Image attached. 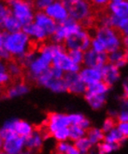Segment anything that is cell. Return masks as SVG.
Wrapping results in <instances>:
<instances>
[{"label": "cell", "instance_id": "6da1fadb", "mask_svg": "<svg viewBox=\"0 0 128 154\" xmlns=\"http://www.w3.org/2000/svg\"><path fill=\"white\" fill-rule=\"evenodd\" d=\"M52 43L41 44L39 51H36L35 59L24 68L26 79L31 82H35L39 76L49 70L52 67Z\"/></svg>", "mask_w": 128, "mask_h": 154}, {"label": "cell", "instance_id": "7a4b0ae2", "mask_svg": "<svg viewBox=\"0 0 128 154\" xmlns=\"http://www.w3.org/2000/svg\"><path fill=\"white\" fill-rule=\"evenodd\" d=\"M3 47L11 58L18 60L33 50V42L22 30L16 33L5 34Z\"/></svg>", "mask_w": 128, "mask_h": 154}, {"label": "cell", "instance_id": "3957f363", "mask_svg": "<svg viewBox=\"0 0 128 154\" xmlns=\"http://www.w3.org/2000/svg\"><path fill=\"white\" fill-rule=\"evenodd\" d=\"M10 13L19 21L23 26L34 22L36 11L33 1L25 0H11L7 2Z\"/></svg>", "mask_w": 128, "mask_h": 154}, {"label": "cell", "instance_id": "277c9868", "mask_svg": "<svg viewBox=\"0 0 128 154\" xmlns=\"http://www.w3.org/2000/svg\"><path fill=\"white\" fill-rule=\"evenodd\" d=\"M95 38L103 43L107 53H111L121 49V44L124 37L122 32L117 28L97 27Z\"/></svg>", "mask_w": 128, "mask_h": 154}, {"label": "cell", "instance_id": "5b68a950", "mask_svg": "<svg viewBox=\"0 0 128 154\" xmlns=\"http://www.w3.org/2000/svg\"><path fill=\"white\" fill-rule=\"evenodd\" d=\"M52 66L62 70L64 73H79L80 71V66L75 65L71 61L64 45L53 52Z\"/></svg>", "mask_w": 128, "mask_h": 154}, {"label": "cell", "instance_id": "8992f818", "mask_svg": "<svg viewBox=\"0 0 128 154\" xmlns=\"http://www.w3.org/2000/svg\"><path fill=\"white\" fill-rule=\"evenodd\" d=\"M62 3L66 7L68 12V16L78 23L92 15L91 14L90 4L86 1L69 0V1H62Z\"/></svg>", "mask_w": 128, "mask_h": 154}, {"label": "cell", "instance_id": "52a82bcc", "mask_svg": "<svg viewBox=\"0 0 128 154\" xmlns=\"http://www.w3.org/2000/svg\"><path fill=\"white\" fill-rule=\"evenodd\" d=\"M70 126V122L68 115L63 114V113H56V112H52L48 115L47 120L45 122V132H47L50 135H52V133L55 131L65 128V127H69Z\"/></svg>", "mask_w": 128, "mask_h": 154}, {"label": "cell", "instance_id": "ba28073f", "mask_svg": "<svg viewBox=\"0 0 128 154\" xmlns=\"http://www.w3.org/2000/svg\"><path fill=\"white\" fill-rule=\"evenodd\" d=\"M43 12L49 16L51 19H52L57 24L63 23L69 17L67 8L63 5L62 1H52L51 5L45 8Z\"/></svg>", "mask_w": 128, "mask_h": 154}, {"label": "cell", "instance_id": "9c48e42d", "mask_svg": "<svg viewBox=\"0 0 128 154\" xmlns=\"http://www.w3.org/2000/svg\"><path fill=\"white\" fill-rule=\"evenodd\" d=\"M1 150L6 154H20L25 150V139L16 134L3 139Z\"/></svg>", "mask_w": 128, "mask_h": 154}, {"label": "cell", "instance_id": "30bf717a", "mask_svg": "<svg viewBox=\"0 0 128 154\" xmlns=\"http://www.w3.org/2000/svg\"><path fill=\"white\" fill-rule=\"evenodd\" d=\"M50 134L45 131L35 130L33 134L25 139V149L31 152H36L42 149L44 141Z\"/></svg>", "mask_w": 128, "mask_h": 154}, {"label": "cell", "instance_id": "8fae6325", "mask_svg": "<svg viewBox=\"0 0 128 154\" xmlns=\"http://www.w3.org/2000/svg\"><path fill=\"white\" fill-rule=\"evenodd\" d=\"M34 23L39 27H40V28L47 34L48 37H52L54 34L58 25L43 11H36L35 17H34Z\"/></svg>", "mask_w": 128, "mask_h": 154}, {"label": "cell", "instance_id": "7c38bea8", "mask_svg": "<svg viewBox=\"0 0 128 154\" xmlns=\"http://www.w3.org/2000/svg\"><path fill=\"white\" fill-rule=\"evenodd\" d=\"M63 79L67 84V92L76 94L85 93L86 85L81 81L79 73H65Z\"/></svg>", "mask_w": 128, "mask_h": 154}, {"label": "cell", "instance_id": "4fadbf2b", "mask_svg": "<svg viewBox=\"0 0 128 154\" xmlns=\"http://www.w3.org/2000/svg\"><path fill=\"white\" fill-rule=\"evenodd\" d=\"M29 91H30V87L25 81L18 80L16 82L11 84L5 90L4 96L10 99L18 98L27 94L29 93Z\"/></svg>", "mask_w": 128, "mask_h": 154}, {"label": "cell", "instance_id": "5bb4252c", "mask_svg": "<svg viewBox=\"0 0 128 154\" xmlns=\"http://www.w3.org/2000/svg\"><path fill=\"white\" fill-rule=\"evenodd\" d=\"M23 32H24L28 38L31 39L32 42L36 43H41L43 44L44 41L49 38L47 34L45 33L40 27H39L34 22L23 26Z\"/></svg>", "mask_w": 128, "mask_h": 154}, {"label": "cell", "instance_id": "9a60e30c", "mask_svg": "<svg viewBox=\"0 0 128 154\" xmlns=\"http://www.w3.org/2000/svg\"><path fill=\"white\" fill-rule=\"evenodd\" d=\"M108 8L111 14L121 19H128V1L114 0L109 1Z\"/></svg>", "mask_w": 128, "mask_h": 154}, {"label": "cell", "instance_id": "2e32d148", "mask_svg": "<svg viewBox=\"0 0 128 154\" xmlns=\"http://www.w3.org/2000/svg\"><path fill=\"white\" fill-rule=\"evenodd\" d=\"M79 76L81 79V81L83 82L86 86L97 83L99 81H102V77L101 73L99 71L94 69V68H84L82 69L80 73Z\"/></svg>", "mask_w": 128, "mask_h": 154}, {"label": "cell", "instance_id": "e0dca14e", "mask_svg": "<svg viewBox=\"0 0 128 154\" xmlns=\"http://www.w3.org/2000/svg\"><path fill=\"white\" fill-rule=\"evenodd\" d=\"M100 73H101V77L103 79L102 81L109 87H111L119 79V77H120L118 68L114 65H111V64L104 66Z\"/></svg>", "mask_w": 128, "mask_h": 154}, {"label": "cell", "instance_id": "ac0fdd59", "mask_svg": "<svg viewBox=\"0 0 128 154\" xmlns=\"http://www.w3.org/2000/svg\"><path fill=\"white\" fill-rule=\"evenodd\" d=\"M34 131H35V127L30 122L23 121V120L15 119L14 133L16 135H18V137H21L26 139L33 134Z\"/></svg>", "mask_w": 128, "mask_h": 154}, {"label": "cell", "instance_id": "d6986e66", "mask_svg": "<svg viewBox=\"0 0 128 154\" xmlns=\"http://www.w3.org/2000/svg\"><path fill=\"white\" fill-rule=\"evenodd\" d=\"M0 28L5 34H11V33H16L23 30V25L22 23L18 21L15 17H13L11 14L8 15L4 22L2 23V25Z\"/></svg>", "mask_w": 128, "mask_h": 154}, {"label": "cell", "instance_id": "ffe728a7", "mask_svg": "<svg viewBox=\"0 0 128 154\" xmlns=\"http://www.w3.org/2000/svg\"><path fill=\"white\" fill-rule=\"evenodd\" d=\"M109 89V86H108L103 81H99L97 83L91 84L86 86L85 94L89 95H100L105 94Z\"/></svg>", "mask_w": 128, "mask_h": 154}, {"label": "cell", "instance_id": "44dd1931", "mask_svg": "<svg viewBox=\"0 0 128 154\" xmlns=\"http://www.w3.org/2000/svg\"><path fill=\"white\" fill-rule=\"evenodd\" d=\"M7 72L11 78L20 79L23 75V67L16 60L7 62Z\"/></svg>", "mask_w": 128, "mask_h": 154}, {"label": "cell", "instance_id": "7402d4cb", "mask_svg": "<svg viewBox=\"0 0 128 154\" xmlns=\"http://www.w3.org/2000/svg\"><path fill=\"white\" fill-rule=\"evenodd\" d=\"M45 88L51 90L53 93H65L67 92V87L65 82V80L62 79H52L50 81L45 84Z\"/></svg>", "mask_w": 128, "mask_h": 154}, {"label": "cell", "instance_id": "603a6c76", "mask_svg": "<svg viewBox=\"0 0 128 154\" xmlns=\"http://www.w3.org/2000/svg\"><path fill=\"white\" fill-rule=\"evenodd\" d=\"M126 138L123 137V135L121 134V133L119 132L117 129H112L111 132H108V134L105 137L104 140H105V143H108V144H113V145H119L120 146V144L124 141Z\"/></svg>", "mask_w": 128, "mask_h": 154}, {"label": "cell", "instance_id": "cb8c5ba5", "mask_svg": "<svg viewBox=\"0 0 128 154\" xmlns=\"http://www.w3.org/2000/svg\"><path fill=\"white\" fill-rule=\"evenodd\" d=\"M14 122H15L14 118H13V119L8 120L2 125V127L0 128V134H1V137H2L3 139H6V138H8V137L15 135V133H14Z\"/></svg>", "mask_w": 128, "mask_h": 154}, {"label": "cell", "instance_id": "d4e9b609", "mask_svg": "<svg viewBox=\"0 0 128 154\" xmlns=\"http://www.w3.org/2000/svg\"><path fill=\"white\" fill-rule=\"evenodd\" d=\"M85 99L90 104L94 109H98L105 104L106 100V94H100V95H89L85 94Z\"/></svg>", "mask_w": 128, "mask_h": 154}, {"label": "cell", "instance_id": "484cf974", "mask_svg": "<svg viewBox=\"0 0 128 154\" xmlns=\"http://www.w3.org/2000/svg\"><path fill=\"white\" fill-rule=\"evenodd\" d=\"M96 60H97V53L93 50L90 49L83 52V62L84 65L88 68H94L96 66Z\"/></svg>", "mask_w": 128, "mask_h": 154}, {"label": "cell", "instance_id": "4316f807", "mask_svg": "<svg viewBox=\"0 0 128 154\" xmlns=\"http://www.w3.org/2000/svg\"><path fill=\"white\" fill-rule=\"evenodd\" d=\"M86 133L88 135L87 138L89 139V141L92 145L98 143L99 141H102L105 138V135L102 130H99L97 128H89Z\"/></svg>", "mask_w": 128, "mask_h": 154}, {"label": "cell", "instance_id": "83f0119b", "mask_svg": "<svg viewBox=\"0 0 128 154\" xmlns=\"http://www.w3.org/2000/svg\"><path fill=\"white\" fill-rule=\"evenodd\" d=\"M69 139L72 141H77L84 137L86 132L81 129L79 125H70L69 127Z\"/></svg>", "mask_w": 128, "mask_h": 154}, {"label": "cell", "instance_id": "f1b7e54d", "mask_svg": "<svg viewBox=\"0 0 128 154\" xmlns=\"http://www.w3.org/2000/svg\"><path fill=\"white\" fill-rule=\"evenodd\" d=\"M74 146L76 149L80 152V154H87L88 151L90 150L91 147H92V144L89 141L87 137H82L77 141H75Z\"/></svg>", "mask_w": 128, "mask_h": 154}, {"label": "cell", "instance_id": "f546056e", "mask_svg": "<svg viewBox=\"0 0 128 154\" xmlns=\"http://www.w3.org/2000/svg\"><path fill=\"white\" fill-rule=\"evenodd\" d=\"M52 137L58 142H65L69 139V129L68 127L61 128L52 134Z\"/></svg>", "mask_w": 128, "mask_h": 154}, {"label": "cell", "instance_id": "4dcf8cb0", "mask_svg": "<svg viewBox=\"0 0 128 154\" xmlns=\"http://www.w3.org/2000/svg\"><path fill=\"white\" fill-rule=\"evenodd\" d=\"M36 51H35V49H33V50H31L30 51H28L26 54H24V55L23 56V57H21L20 59H18V60H16L19 64L23 67V69L28 66L30 63L35 59V57H36Z\"/></svg>", "mask_w": 128, "mask_h": 154}, {"label": "cell", "instance_id": "1f68e13d", "mask_svg": "<svg viewBox=\"0 0 128 154\" xmlns=\"http://www.w3.org/2000/svg\"><path fill=\"white\" fill-rule=\"evenodd\" d=\"M124 53L125 50L124 49H119L116 51H113L111 53H108V64L114 65L118 61H120L124 58Z\"/></svg>", "mask_w": 128, "mask_h": 154}, {"label": "cell", "instance_id": "d6a6232c", "mask_svg": "<svg viewBox=\"0 0 128 154\" xmlns=\"http://www.w3.org/2000/svg\"><path fill=\"white\" fill-rule=\"evenodd\" d=\"M67 55L75 65L81 64L83 62V52L80 50H70L67 51Z\"/></svg>", "mask_w": 128, "mask_h": 154}, {"label": "cell", "instance_id": "836d02e7", "mask_svg": "<svg viewBox=\"0 0 128 154\" xmlns=\"http://www.w3.org/2000/svg\"><path fill=\"white\" fill-rule=\"evenodd\" d=\"M4 35H5V33L2 31V29L0 28V60H2L4 62H8L11 60V55L8 54L4 47H3V42H4Z\"/></svg>", "mask_w": 128, "mask_h": 154}, {"label": "cell", "instance_id": "e575fe53", "mask_svg": "<svg viewBox=\"0 0 128 154\" xmlns=\"http://www.w3.org/2000/svg\"><path fill=\"white\" fill-rule=\"evenodd\" d=\"M52 78V71H51V68L49 70H47L46 72H44V73H42L40 76L38 77V79H36L35 83H36L39 86H42L44 87L45 84H46L48 81H50Z\"/></svg>", "mask_w": 128, "mask_h": 154}, {"label": "cell", "instance_id": "d590c367", "mask_svg": "<svg viewBox=\"0 0 128 154\" xmlns=\"http://www.w3.org/2000/svg\"><path fill=\"white\" fill-rule=\"evenodd\" d=\"M119 149V145H113V144H108V143H100L98 144L97 150L99 154H106L108 152H111L114 149Z\"/></svg>", "mask_w": 128, "mask_h": 154}, {"label": "cell", "instance_id": "8d00e7d4", "mask_svg": "<svg viewBox=\"0 0 128 154\" xmlns=\"http://www.w3.org/2000/svg\"><path fill=\"white\" fill-rule=\"evenodd\" d=\"M10 8L7 4V2L0 1V27L2 25V23L6 18L10 15Z\"/></svg>", "mask_w": 128, "mask_h": 154}, {"label": "cell", "instance_id": "74e56055", "mask_svg": "<svg viewBox=\"0 0 128 154\" xmlns=\"http://www.w3.org/2000/svg\"><path fill=\"white\" fill-rule=\"evenodd\" d=\"M52 0H36L33 1V5L36 11H44L49 5L52 4Z\"/></svg>", "mask_w": 128, "mask_h": 154}, {"label": "cell", "instance_id": "f35d334b", "mask_svg": "<svg viewBox=\"0 0 128 154\" xmlns=\"http://www.w3.org/2000/svg\"><path fill=\"white\" fill-rule=\"evenodd\" d=\"M92 46H93V50L96 52V53H102V52H106V49L105 46L103 45V43L98 40L97 38H94L92 39Z\"/></svg>", "mask_w": 128, "mask_h": 154}, {"label": "cell", "instance_id": "ab89813d", "mask_svg": "<svg viewBox=\"0 0 128 154\" xmlns=\"http://www.w3.org/2000/svg\"><path fill=\"white\" fill-rule=\"evenodd\" d=\"M12 78L7 71H0V87H4L11 83Z\"/></svg>", "mask_w": 128, "mask_h": 154}, {"label": "cell", "instance_id": "60d3db41", "mask_svg": "<svg viewBox=\"0 0 128 154\" xmlns=\"http://www.w3.org/2000/svg\"><path fill=\"white\" fill-rule=\"evenodd\" d=\"M117 29L122 32L124 38L128 37V19H121L118 23Z\"/></svg>", "mask_w": 128, "mask_h": 154}, {"label": "cell", "instance_id": "b9f144b4", "mask_svg": "<svg viewBox=\"0 0 128 154\" xmlns=\"http://www.w3.org/2000/svg\"><path fill=\"white\" fill-rule=\"evenodd\" d=\"M116 125L115 121L112 119V118H108V119L105 121L104 124H103V129L102 132L103 133H108L111 132L112 129H114V126Z\"/></svg>", "mask_w": 128, "mask_h": 154}, {"label": "cell", "instance_id": "7bdbcfd3", "mask_svg": "<svg viewBox=\"0 0 128 154\" xmlns=\"http://www.w3.org/2000/svg\"><path fill=\"white\" fill-rule=\"evenodd\" d=\"M68 118H69L70 125H79L85 119L81 114H71V115H68Z\"/></svg>", "mask_w": 128, "mask_h": 154}, {"label": "cell", "instance_id": "ee69618b", "mask_svg": "<svg viewBox=\"0 0 128 154\" xmlns=\"http://www.w3.org/2000/svg\"><path fill=\"white\" fill-rule=\"evenodd\" d=\"M117 130L121 133L123 137H128V122H120L117 127Z\"/></svg>", "mask_w": 128, "mask_h": 154}, {"label": "cell", "instance_id": "f6af8a7d", "mask_svg": "<svg viewBox=\"0 0 128 154\" xmlns=\"http://www.w3.org/2000/svg\"><path fill=\"white\" fill-rule=\"evenodd\" d=\"M68 146H69V143H67V141L58 142V144L56 145V152L61 153V154H65V152L67 151Z\"/></svg>", "mask_w": 128, "mask_h": 154}, {"label": "cell", "instance_id": "bcb514c9", "mask_svg": "<svg viewBox=\"0 0 128 154\" xmlns=\"http://www.w3.org/2000/svg\"><path fill=\"white\" fill-rule=\"evenodd\" d=\"M51 71H52V78L55 79H62L64 78V75H65V73L58 69V68H55V67H51Z\"/></svg>", "mask_w": 128, "mask_h": 154}, {"label": "cell", "instance_id": "7dc6e473", "mask_svg": "<svg viewBox=\"0 0 128 154\" xmlns=\"http://www.w3.org/2000/svg\"><path fill=\"white\" fill-rule=\"evenodd\" d=\"M119 122H128V110L123 111L120 115L118 116Z\"/></svg>", "mask_w": 128, "mask_h": 154}, {"label": "cell", "instance_id": "c3c4849f", "mask_svg": "<svg viewBox=\"0 0 128 154\" xmlns=\"http://www.w3.org/2000/svg\"><path fill=\"white\" fill-rule=\"evenodd\" d=\"M65 154H80V152L76 149V147L74 145L69 144V146L67 149V151L65 152Z\"/></svg>", "mask_w": 128, "mask_h": 154}, {"label": "cell", "instance_id": "681fc988", "mask_svg": "<svg viewBox=\"0 0 128 154\" xmlns=\"http://www.w3.org/2000/svg\"><path fill=\"white\" fill-rule=\"evenodd\" d=\"M79 126H80V127L81 129H83L84 131H85V130H88L89 126H90V122H89L88 120L84 119L83 121H82V122L79 124Z\"/></svg>", "mask_w": 128, "mask_h": 154}, {"label": "cell", "instance_id": "f907efd6", "mask_svg": "<svg viewBox=\"0 0 128 154\" xmlns=\"http://www.w3.org/2000/svg\"><path fill=\"white\" fill-rule=\"evenodd\" d=\"M0 71H7V63L0 60Z\"/></svg>", "mask_w": 128, "mask_h": 154}, {"label": "cell", "instance_id": "816d5d0a", "mask_svg": "<svg viewBox=\"0 0 128 154\" xmlns=\"http://www.w3.org/2000/svg\"><path fill=\"white\" fill-rule=\"evenodd\" d=\"M122 43H123L124 48L127 49V51H128V37H125V38L123 39V42H122Z\"/></svg>", "mask_w": 128, "mask_h": 154}, {"label": "cell", "instance_id": "f5cc1de1", "mask_svg": "<svg viewBox=\"0 0 128 154\" xmlns=\"http://www.w3.org/2000/svg\"><path fill=\"white\" fill-rule=\"evenodd\" d=\"M4 93H5V90L3 89V87H0V98L4 96Z\"/></svg>", "mask_w": 128, "mask_h": 154}, {"label": "cell", "instance_id": "db71d44e", "mask_svg": "<svg viewBox=\"0 0 128 154\" xmlns=\"http://www.w3.org/2000/svg\"><path fill=\"white\" fill-rule=\"evenodd\" d=\"M20 154H35L34 152H31V151H29V150H27V149H25V150H23V152H21Z\"/></svg>", "mask_w": 128, "mask_h": 154}, {"label": "cell", "instance_id": "11a10c76", "mask_svg": "<svg viewBox=\"0 0 128 154\" xmlns=\"http://www.w3.org/2000/svg\"><path fill=\"white\" fill-rule=\"evenodd\" d=\"M2 143H3V138L1 137V134H0V150H1V148H2Z\"/></svg>", "mask_w": 128, "mask_h": 154}, {"label": "cell", "instance_id": "9f6ffc18", "mask_svg": "<svg viewBox=\"0 0 128 154\" xmlns=\"http://www.w3.org/2000/svg\"><path fill=\"white\" fill-rule=\"evenodd\" d=\"M124 59L128 62V51H125V53H124Z\"/></svg>", "mask_w": 128, "mask_h": 154}, {"label": "cell", "instance_id": "6f0895ef", "mask_svg": "<svg viewBox=\"0 0 128 154\" xmlns=\"http://www.w3.org/2000/svg\"><path fill=\"white\" fill-rule=\"evenodd\" d=\"M0 154H6L4 151H2V150H0Z\"/></svg>", "mask_w": 128, "mask_h": 154}, {"label": "cell", "instance_id": "680465c9", "mask_svg": "<svg viewBox=\"0 0 128 154\" xmlns=\"http://www.w3.org/2000/svg\"><path fill=\"white\" fill-rule=\"evenodd\" d=\"M55 154H61V153H57V152H56V153H55Z\"/></svg>", "mask_w": 128, "mask_h": 154}]
</instances>
